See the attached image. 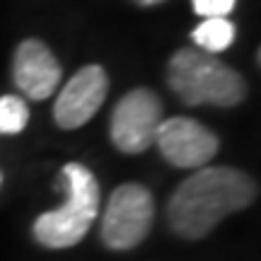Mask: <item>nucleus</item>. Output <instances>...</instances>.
Listing matches in <instances>:
<instances>
[{"mask_svg": "<svg viewBox=\"0 0 261 261\" xmlns=\"http://www.w3.org/2000/svg\"><path fill=\"white\" fill-rule=\"evenodd\" d=\"M29 121V107L22 97L5 94L0 97V136H15L24 130Z\"/></svg>", "mask_w": 261, "mask_h": 261, "instance_id": "9d476101", "label": "nucleus"}, {"mask_svg": "<svg viewBox=\"0 0 261 261\" xmlns=\"http://www.w3.org/2000/svg\"><path fill=\"white\" fill-rule=\"evenodd\" d=\"M162 158L169 165L181 169H201L205 167L218 152V136L203 123L189 116H169L162 119L155 133Z\"/></svg>", "mask_w": 261, "mask_h": 261, "instance_id": "423d86ee", "label": "nucleus"}, {"mask_svg": "<svg viewBox=\"0 0 261 261\" xmlns=\"http://www.w3.org/2000/svg\"><path fill=\"white\" fill-rule=\"evenodd\" d=\"M61 75V63L44 41L24 39L15 48L12 80L19 92L27 94L29 99H48L58 90Z\"/></svg>", "mask_w": 261, "mask_h": 261, "instance_id": "6e6552de", "label": "nucleus"}, {"mask_svg": "<svg viewBox=\"0 0 261 261\" xmlns=\"http://www.w3.org/2000/svg\"><path fill=\"white\" fill-rule=\"evenodd\" d=\"M68 194L61 208L41 213L34 220V240L48 249H68L83 240L99 211V184L80 162H68L56 181Z\"/></svg>", "mask_w": 261, "mask_h": 261, "instance_id": "7ed1b4c3", "label": "nucleus"}, {"mask_svg": "<svg viewBox=\"0 0 261 261\" xmlns=\"http://www.w3.org/2000/svg\"><path fill=\"white\" fill-rule=\"evenodd\" d=\"M155 203L140 184H121L109 196L102 215V242L114 252H128L148 237Z\"/></svg>", "mask_w": 261, "mask_h": 261, "instance_id": "20e7f679", "label": "nucleus"}, {"mask_svg": "<svg viewBox=\"0 0 261 261\" xmlns=\"http://www.w3.org/2000/svg\"><path fill=\"white\" fill-rule=\"evenodd\" d=\"M169 90L187 107H237L247 97V83L234 68L201 48H179L167 65Z\"/></svg>", "mask_w": 261, "mask_h": 261, "instance_id": "f03ea898", "label": "nucleus"}, {"mask_svg": "<svg viewBox=\"0 0 261 261\" xmlns=\"http://www.w3.org/2000/svg\"><path fill=\"white\" fill-rule=\"evenodd\" d=\"M191 39L205 54H223L232 46L234 24L227 17H208L191 32Z\"/></svg>", "mask_w": 261, "mask_h": 261, "instance_id": "1a4fd4ad", "label": "nucleus"}, {"mask_svg": "<svg viewBox=\"0 0 261 261\" xmlns=\"http://www.w3.org/2000/svg\"><path fill=\"white\" fill-rule=\"evenodd\" d=\"M0 187H3V172H0Z\"/></svg>", "mask_w": 261, "mask_h": 261, "instance_id": "ddd939ff", "label": "nucleus"}, {"mask_svg": "<svg viewBox=\"0 0 261 261\" xmlns=\"http://www.w3.org/2000/svg\"><path fill=\"white\" fill-rule=\"evenodd\" d=\"M162 123V102L152 90L138 87L126 92L116 102L109 121V136L126 155H140L155 143Z\"/></svg>", "mask_w": 261, "mask_h": 261, "instance_id": "39448f33", "label": "nucleus"}, {"mask_svg": "<svg viewBox=\"0 0 261 261\" xmlns=\"http://www.w3.org/2000/svg\"><path fill=\"white\" fill-rule=\"evenodd\" d=\"M109 94V75L102 65H85L65 83L54 104V119L61 128H80L99 112Z\"/></svg>", "mask_w": 261, "mask_h": 261, "instance_id": "0eeeda50", "label": "nucleus"}, {"mask_svg": "<svg viewBox=\"0 0 261 261\" xmlns=\"http://www.w3.org/2000/svg\"><path fill=\"white\" fill-rule=\"evenodd\" d=\"M138 5H145V8H150V5H160V3H165V0H136Z\"/></svg>", "mask_w": 261, "mask_h": 261, "instance_id": "f8f14e48", "label": "nucleus"}, {"mask_svg": "<svg viewBox=\"0 0 261 261\" xmlns=\"http://www.w3.org/2000/svg\"><path fill=\"white\" fill-rule=\"evenodd\" d=\"M237 0H191V8L201 17H227L234 10Z\"/></svg>", "mask_w": 261, "mask_h": 261, "instance_id": "9b49d317", "label": "nucleus"}, {"mask_svg": "<svg viewBox=\"0 0 261 261\" xmlns=\"http://www.w3.org/2000/svg\"><path fill=\"white\" fill-rule=\"evenodd\" d=\"M256 198L254 179L234 167H201L184 179L167 203L169 227L184 240H201L227 215Z\"/></svg>", "mask_w": 261, "mask_h": 261, "instance_id": "f257e3e1", "label": "nucleus"}]
</instances>
